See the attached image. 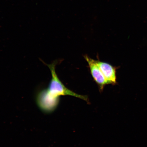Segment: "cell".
I'll use <instances>...</instances> for the list:
<instances>
[{
  "label": "cell",
  "mask_w": 147,
  "mask_h": 147,
  "mask_svg": "<svg viewBox=\"0 0 147 147\" xmlns=\"http://www.w3.org/2000/svg\"><path fill=\"white\" fill-rule=\"evenodd\" d=\"M57 63V62L56 61L51 64H47L50 70L51 75V80L47 89L49 92L56 98H59L61 96L70 95L87 101V96H83L75 93L66 88L61 81L55 71V67Z\"/></svg>",
  "instance_id": "cell-1"
},
{
  "label": "cell",
  "mask_w": 147,
  "mask_h": 147,
  "mask_svg": "<svg viewBox=\"0 0 147 147\" xmlns=\"http://www.w3.org/2000/svg\"><path fill=\"white\" fill-rule=\"evenodd\" d=\"M96 61L97 65L107 81L108 84L113 85L116 84L117 68L113 67L107 62L100 61L99 60Z\"/></svg>",
  "instance_id": "cell-4"
},
{
  "label": "cell",
  "mask_w": 147,
  "mask_h": 147,
  "mask_svg": "<svg viewBox=\"0 0 147 147\" xmlns=\"http://www.w3.org/2000/svg\"><path fill=\"white\" fill-rule=\"evenodd\" d=\"M84 58L88 62L92 78L98 85L100 91H102L104 88L108 83L100 68L97 65L96 61L92 59L87 55Z\"/></svg>",
  "instance_id": "cell-3"
},
{
  "label": "cell",
  "mask_w": 147,
  "mask_h": 147,
  "mask_svg": "<svg viewBox=\"0 0 147 147\" xmlns=\"http://www.w3.org/2000/svg\"><path fill=\"white\" fill-rule=\"evenodd\" d=\"M59 98L51 95L47 89L42 90L38 93L36 101L38 107L42 111L49 113L54 111L57 107Z\"/></svg>",
  "instance_id": "cell-2"
}]
</instances>
